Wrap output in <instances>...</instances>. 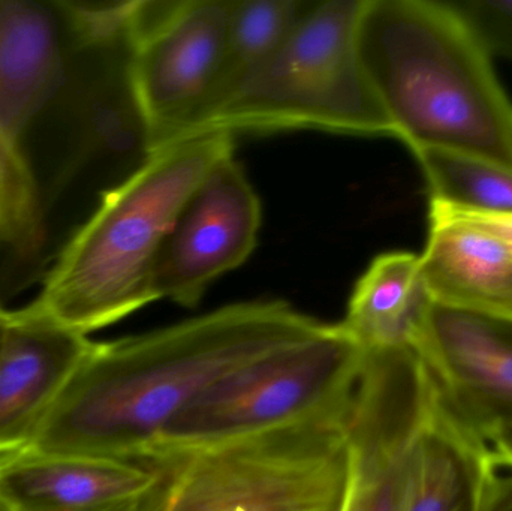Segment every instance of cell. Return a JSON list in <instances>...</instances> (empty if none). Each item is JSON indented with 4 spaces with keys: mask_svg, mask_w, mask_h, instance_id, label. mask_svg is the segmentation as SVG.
<instances>
[{
    "mask_svg": "<svg viewBox=\"0 0 512 511\" xmlns=\"http://www.w3.org/2000/svg\"><path fill=\"white\" fill-rule=\"evenodd\" d=\"M309 5L306 0L231 2L218 77L206 104L191 125L282 45Z\"/></svg>",
    "mask_w": 512,
    "mask_h": 511,
    "instance_id": "obj_18",
    "label": "cell"
},
{
    "mask_svg": "<svg viewBox=\"0 0 512 511\" xmlns=\"http://www.w3.org/2000/svg\"><path fill=\"white\" fill-rule=\"evenodd\" d=\"M363 3L310 2L282 45L177 141L301 129L396 138L358 51Z\"/></svg>",
    "mask_w": 512,
    "mask_h": 511,
    "instance_id": "obj_6",
    "label": "cell"
},
{
    "mask_svg": "<svg viewBox=\"0 0 512 511\" xmlns=\"http://www.w3.org/2000/svg\"><path fill=\"white\" fill-rule=\"evenodd\" d=\"M432 390L412 348L364 350L349 419L352 471L345 511H394L403 459Z\"/></svg>",
    "mask_w": 512,
    "mask_h": 511,
    "instance_id": "obj_10",
    "label": "cell"
},
{
    "mask_svg": "<svg viewBox=\"0 0 512 511\" xmlns=\"http://www.w3.org/2000/svg\"><path fill=\"white\" fill-rule=\"evenodd\" d=\"M430 201L453 209L512 216V168L490 159L454 150L414 152Z\"/></svg>",
    "mask_w": 512,
    "mask_h": 511,
    "instance_id": "obj_19",
    "label": "cell"
},
{
    "mask_svg": "<svg viewBox=\"0 0 512 511\" xmlns=\"http://www.w3.org/2000/svg\"><path fill=\"white\" fill-rule=\"evenodd\" d=\"M93 342L24 306L0 357V456L26 449Z\"/></svg>",
    "mask_w": 512,
    "mask_h": 511,
    "instance_id": "obj_13",
    "label": "cell"
},
{
    "mask_svg": "<svg viewBox=\"0 0 512 511\" xmlns=\"http://www.w3.org/2000/svg\"><path fill=\"white\" fill-rule=\"evenodd\" d=\"M420 255H378L355 284L339 326L363 350L412 348L432 306Z\"/></svg>",
    "mask_w": 512,
    "mask_h": 511,
    "instance_id": "obj_16",
    "label": "cell"
},
{
    "mask_svg": "<svg viewBox=\"0 0 512 511\" xmlns=\"http://www.w3.org/2000/svg\"><path fill=\"white\" fill-rule=\"evenodd\" d=\"M492 467L486 444L460 425L433 384L403 459L394 511H477Z\"/></svg>",
    "mask_w": 512,
    "mask_h": 511,
    "instance_id": "obj_15",
    "label": "cell"
},
{
    "mask_svg": "<svg viewBox=\"0 0 512 511\" xmlns=\"http://www.w3.org/2000/svg\"><path fill=\"white\" fill-rule=\"evenodd\" d=\"M352 398L255 434L146 456L159 470L153 511H345Z\"/></svg>",
    "mask_w": 512,
    "mask_h": 511,
    "instance_id": "obj_5",
    "label": "cell"
},
{
    "mask_svg": "<svg viewBox=\"0 0 512 511\" xmlns=\"http://www.w3.org/2000/svg\"><path fill=\"white\" fill-rule=\"evenodd\" d=\"M429 222L420 261L432 302L512 320V246L432 201Z\"/></svg>",
    "mask_w": 512,
    "mask_h": 511,
    "instance_id": "obj_14",
    "label": "cell"
},
{
    "mask_svg": "<svg viewBox=\"0 0 512 511\" xmlns=\"http://www.w3.org/2000/svg\"><path fill=\"white\" fill-rule=\"evenodd\" d=\"M432 203L439 204L442 209L447 210L451 215L457 216V218L463 219V221L471 222V224L477 225L478 228L487 231V233L495 234L496 237L512 246V216L466 212V210L445 206V204L438 203V201H432Z\"/></svg>",
    "mask_w": 512,
    "mask_h": 511,
    "instance_id": "obj_22",
    "label": "cell"
},
{
    "mask_svg": "<svg viewBox=\"0 0 512 511\" xmlns=\"http://www.w3.org/2000/svg\"><path fill=\"white\" fill-rule=\"evenodd\" d=\"M0 511H14L8 498L3 494L2 488H0Z\"/></svg>",
    "mask_w": 512,
    "mask_h": 511,
    "instance_id": "obj_25",
    "label": "cell"
},
{
    "mask_svg": "<svg viewBox=\"0 0 512 511\" xmlns=\"http://www.w3.org/2000/svg\"><path fill=\"white\" fill-rule=\"evenodd\" d=\"M153 462L18 450L0 456V488L14 511H153Z\"/></svg>",
    "mask_w": 512,
    "mask_h": 511,
    "instance_id": "obj_12",
    "label": "cell"
},
{
    "mask_svg": "<svg viewBox=\"0 0 512 511\" xmlns=\"http://www.w3.org/2000/svg\"><path fill=\"white\" fill-rule=\"evenodd\" d=\"M9 311L3 308L0 303V357H2L3 347H5L6 332H8Z\"/></svg>",
    "mask_w": 512,
    "mask_h": 511,
    "instance_id": "obj_24",
    "label": "cell"
},
{
    "mask_svg": "<svg viewBox=\"0 0 512 511\" xmlns=\"http://www.w3.org/2000/svg\"><path fill=\"white\" fill-rule=\"evenodd\" d=\"M325 326L283 300H254L93 342L26 450L141 461L210 387Z\"/></svg>",
    "mask_w": 512,
    "mask_h": 511,
    "instance_id": "obj_2",
    "label": "cell"
},
{
    "mask_svg": "<svg viewBox=\"0 0 512 511\" xmlns=\"http://www.w3.org/2000/svg\"><path fill=\"white\" fill-rule=\"evenodd\" d=\"M358 51L412 153L454 150L512 168V99L450 2L364 0Z\"/></svg>",
    "mask_w": 512,
    "mask_h": 511,
    "instance_id": "obj_3",
    "label": "cell"
},
{
    "mask_svg": "<svg viewBox=\"0 0 512 511\" xmlns=\"http://www.w3.org/2000/svg\"><path fill=\"white\" fill-rule=\"evenodd\" d=\"M487 449L496 464L512 468V420L493 432L487 441Z\"/></svg>",
    "mask_w": 512,
    "mask_h": 511,
    "instance_id": "obj_23",
    "label": "cell"
},
{
    "mask_svg": "<svg viewBox=\"0 0 512 511\" xmlns=\"http://www.w3.org/2000/svg\"><path fill=\"white\" fill-rule=\"evenodd\" d=\"M261 201L233 153L219 159L177 216L153 273L156 300L195 308L207 288L251 257Z\"/></svg>",
    "mask_w": 512,
    "mask_h": 511,
    "instance_id": "obj_9",
    "label": "cell"
},
{
    "mask_svg": "<svg viewBox=\"0 0 512 511\" xmlns=\"http://www.w3.org/2000/svg\"><path fill=\"white\" fill-rule=\"evenodd\" d=\"M233 152V135L222 132L150 152L140 167L102 192L29 305L87 336L156 302L153 273L177 216L213 165Z\"/></svg>",
    "mask_w": 512,
    "mask_h": 511,
    "instance_id": "obj_4",
    "label": "cell"
},
{
    "mask_svg": "<svg viewBox=\"0 0 512 511\" xmlns=\"http://www.w3.org/2000/svg\"><path fill=\"white\" fill-rule=\"evenodd\" d=\"M490 54L512 60V0L450 2Z\"/></svg>",
    "mask_w": 512,
    "mask_h": 511,
    "instance_id": "obj_20",
    "label": "cell"
},
{
    "mask_svg": "<svg viewBox=\"0 0 512 511\" xmlns=\"http://www.w3.org/2000/svg\"><path fill=\"white\" fill-rule=\"evenodd\" d=\"M477 511H512V468L493 462Z\"/></svg>",
    "mask_w": 512,
    "mask_h": 511,
    "instance_id": "obj_21",
    "label": "cell"
},
{
    "mask_svg": "<svg viewBox=\"0 0 512 511\" xmlns=\"http://www.w3.org/2000/svg\"><path fill=\"white\" fill-rule=\"evenodd\" d=\"M135 2L0 0V131L45 210L95 162L150 155L131 81Z\"/></svg>",
    "mask_w": 512,
    "mask_h": 511,
    "instance_id": "obj_1",
    "label": "cell"
},
{
    "mask_svg": "<svg viewBox=\"0 0 512 511\" xmlns=\"http://www.w3.org/2000/svg\"><path fill=\"white\" fill-rule=\"evenodd\" d=\"M29 168L0 131V303L42 281L51 266L50 222Z\"/></svg>",
    "mask_w": 512,
    "mask_h": 511,
    "instance_id": "obj_17",
    "label": "cell"
},
{
    "mask_svg": "<svg viewBox=\"0 0 512 511\" xmlns=\"http://www.w3.org/2000/svg\"><path fill=\"white\" fill-rule=\"evenodd\" d=\"M233 0L135 2L131 81L150 152L182 137L215 86Z\"/></svg>",
    "mask_w": 512,
    "mask_h": 511,
    "instance_id": "obj_8",
    "label": "cell"
},
{
    "mask_svg": "<svg viewBox=\"0 0 512 511\" xmlns=\"http://www.w3.org/2000/svg\"><path fill=\"white\" fill-rule=\"evenodd\" d=\"M364 350L337 324L228 375L189 404L143 458L294 422L351 395Z\"/></svg>",
    "mask_w": 512,
    "mask_h": 511,
    "instance_id": "obj_7",
    "label": "cell"
},
{
    "mask_svg": "<svg viewBox=\"0 0 512 511\" xmlns=\"http://www.w3.org/2000/svg\"><path fill=\"white\" fill-rule=\"evenodd\" d=\"M412 348L445 407L487 446L512 420V320L432 303Z\"/></svg>",
    "mask_w": 512,
    "mask_h": 511,
    "instance_id": "obj_11",
    "label": "cell"
}]
</instances>
